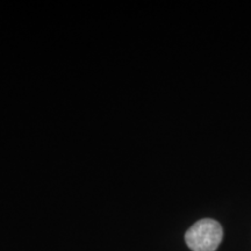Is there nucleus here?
<instances>
[{"mask_svg": "<svg viewBox=\"0 0 251 251\" xmlns=\"http://www.w3.org/2000/svg\"><path fill=\"white\" fill-rule=\"evenodd\" d=\"M222 236L224 231L218 221L202 219L188 229L185 241L192 251H215L221 243Z\"/></svg>", "mask_w": 251, "mask_h": 251, "instance_id": "f257e3e1", "label": "nucleus"}]
</instances>
